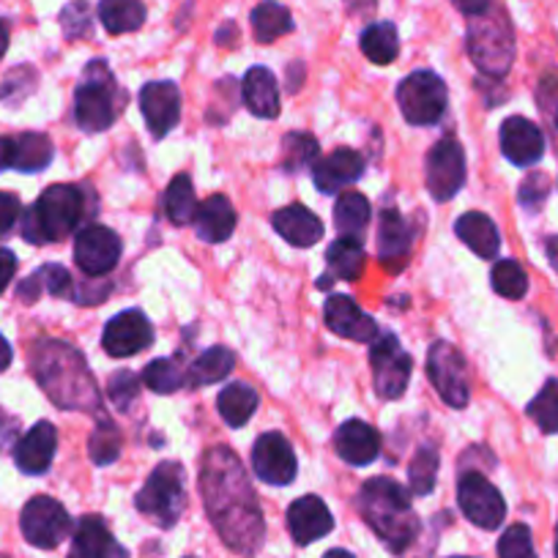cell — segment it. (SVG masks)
<instances>
[{"label": "cell", "mask_w": 558, "mask_h": 558, "mask_svg": "<svg viewBox=\"0 0 558 558\" xmlns=\"http://www.w3.org/2000/svg\"><path fill=\"white\" fill-rule=\"evenodd\" d=\"M41 291H47L50 296H58V299L69 296V293H72V277H69L66 268L56 266V263H50V266H41L39 271L31 274L23 286L17 288V296L23 299L25 304H34L36 299H39Z\"/></svg>", "instance_id": "obj_33"}, {"label": "cell", "mask_w": 558, "mask_h": 558, "mask_svg": "<svg viewBox=\"0 0 558 558\" xmlns=\"http://www.w3.org/2000/svg\"><path fill=\"white\" fill-rule=\"evenodd\" d=\"M547 190H550V181L542 173H531L529 179L520 184V206L529 208V211H536V208L545 203Z\"/></svg>", "instance_id": "obj_50"}, {"label": "cell", "mask_w": 558, "mask_h": 558, "mask_svg": "<svg viewBox=\"0 0 558 558\" xmlns=\"http://www.w3.org/2000/svg\"><path fill=\"white\" fill-rule=\"evenodd\" d=\"M201 490L208 518L233 550L252 553L263 539V514L244 465L228 447L208 449L203 458Z\"/></svg>", "instance_id": "obj_1"}, {"label": "cell", "mask_w": 558, "mask_h": 558, "mask_svg": "<svg viewBox=\"0 0 558 558\" xmlns=\"http://www.w3.org/2000/svg\"><path fill=\"white\" fill-rule=\"evenodd\" d=\"M241 90H244V101H246V107H250L252 116H257V118H277L279 116L277 77H274L266 66H252L250 72H246Z\"/></svg>", "instance_id": "obj_29"}, {"label": "cell", "mask_w": 558, "mask_h": 558, "mask_svg": "<svg viewBox=\"0 0 558 558\" xmlns=\"http://www.w3.org/2000/svg\"><path fill=\"white\" fill-rule=\"evenodd\" d=\"M137 509L159 529H173L186 507V480L179 463H159L134 498Z\"/></svg>", "instance_id": "obj_6"}, {"label": "cell", "mask_w": 558, "mask_h": 558, "mask_svg": "<svg viewBox=\"0 0 558 558\" xmlns=\"http://www.w3.org/2000/svg\"><path fill=\"white\" fill-rule=\"evenodd\" d=\"M257 405H260L257 391L250 384H241V380L225 386L217 397L219 413H222V418L230 427H244L252 418V413L257 411Z\"/></svg>", "instance_id": "obj_31"}, {"label": "cell", "mask_w": 558, "mask_h": 558, "mask_svg": "<svg viewBox=\"0 0 558 558\" xmlns=\"http://www.w3.org/2000/svg\"><path fill=\"white\" fill-rule=\"evenodd\" d=\"M235 222V208L230 206V201L225 195H211L208 201H203L197 206L192 225H195V233L201 235L208 244H219V241H228L233 235Z\"/></svg>", "instance_id": "obj_26"}, {"label": "cell", "mask_w": 558, "mask_h": 558, "mask_svg": "<svg viewBox=\"0 0 558 558\" xmlns=\"http://www.w3.org/2000/svg\"><path fill=\"white\" fill-rule=\"evenodd\" d=\"M34 375L58 408L66 411H90L99 405L94 375L85 359L72 345L58 340L36 342L31 351Z\"/></svg>", "instance_id": "obj_2"}, {"label": "cell", "mask_w": 558, "mask_h": 558, "mask_svg": "<svg viewBox=\"0 0 558 558\" xmlns=\"http://www.w3.org/2000/svg\"><path fill=\"white\" fill-rule=\"evenodd\" d=\"M271 225L274 230L293 246H313L324 239V222L304 206L279 208V211L274 214Z\"/></svg>", "instance_id": "obj_27"}, {"label": "cell", "mask_w": 558, "mask_h": 558, "mask_svg": "<svg viewBox=\"0 0 558 558\" xmlns=\"http://www.w3.org/2000/svg\"><path fill=\"white\" fill-rule=\"evenodd\" d=\"M498 556L501 558H536L534 542H531L529 525H509L498 539Z\"/></svg>", "instance_id": "obj_48"}, {"label": "cell", "mask_w": 558, "mask_h": 558, "mask_svg": "<svg viewBox=\"0 0 558 558\" xmlns=\"http://www.w3.org/2000/svg\"><path fill=\"white\" fill-rule=\"evenodd\" d=\"M85 217L83 190L56 184L41 192L39 201L23 214V239L31 244H56L69 239Z\"/></svg>", "instance_id": "obj_4"}, {"label": "cell", "mask_w": 558, "mask_h": 558, "mask_svg": "<svg viewBox=\"0 0 558 558\" xmlns=\"http://www.w3.org/2000/svg\"><path fill=\"white\" fill-rule=\"evenodd\" d=\"M427 375L447 405H469V369H465V359L458 348L449 342H436L427 353Z\"/></svg>", "instance_id": "obj_11"}, {"label": "cell", "mask_w": 558, "mask_h": 558, "mask_svg": "<svg viewBox=\"0 0 558 558\" xmlns=\"http://www.w3.org/2000/svg\"><path fill=\"white\" fill-rule=\"evenodd\" d=\"M12 168V137H0V173Z\"/></svg>", "instance_id": "obj_56"}, {"label": "cell", "mask_w": 558, "mask_h": 558, "mask_svg": "<svg viewBox=\"0 0 558 558\" xmlns=\"http://www.w3.org/2000/svg\"><path fill=\"white\" fill-rule=\"evenodd\" d=\"M501 151L518 168H531L545 154V134L529 118L512 116L501 126Z\"/></svg>", "instance_id": "obj_18"}, {"label": "cell", "mask_w": 558, "mask_h": 558, "mask_svg": "<svg viewBox=\"0 0 558 558\" xmlns=\"http://www.w3.org/2000/svg\"><path fill=\"white\" fill-rule=\"evenodd\" d=\"M493 291L504 299H523L529 291V277L514 260H498L490 271Z\"/></svg>", "instance_id": "obj_45"}, {"label": "cell", "mask_w": 558, "mask_h": 558, "mask_svg": "<svg viewBox=\"0 0 558 558\" xmlns=\"http://www.w3.org/2000/svg\"><path fill=\"white\" fill-rule=\"evenodd\" d=\"M0 558H7V556H0Z\"/></svg>", "instance_id": "obj_63"}, {"label": "cell", "mask_w": 558, "mask_h": 558, "mask_svg": "<svg viewBox=\"0 0 558 558\" xmlns=\"http://www.w3.org/2000/svg\"><path fill=\"white\" fill-rule=\"evenodd\" d=\"M90 3L88 0H74L61 12V28L66 39H88L90 36Z\"/></svg>", "instance_id": "obj_47"}, {"label": "cell", "mask_w": 558, "mask_h": 558, "mask_svg": "<svg viewBox=\"0 0 558 558\" xmlns=\"http://www.w3.org/2000/svg\"><path fill=\"white\" fill-rule=\"evenodd\" d=\"M324 558H353L348 550H329Z\"/></svg>", "instance_id": "obj_60"}, {"label": "cell", "mask_w": 558, "mask_h": 558, "mask_svg": "<svg viewBox=\"0 0 558 558\" xmlns=\"http://www.w3.org/2000/svg\"><path fill=\"white\" fill-rule=\"evenodd\" d=\"M335 449L345 463L369 465L380 452V436L373 425L362 418H348L345 425L337 427Z\"/></svg>", "instance_id": "obj_24"}, {"label": "cell", "mask_w": 558, "mask_h": 558, "mask_svg": "<svg viewBox=\"0 0 558 558\" xmlns=\"http://www.w3.org/2000/svg\"><path fill=\"white\" fill-rule=\"evenodd\" d=\"M17 422H14V418H9V416H3V425H0V449L3 447H9V444L14 441V438H17Z\"/></svg>", "instance_id": "obj_55"}, {"label": "cell", "mask_w": 558, "mask_h": 558, "mask_svg": "<svg viewBox=\"0 0 558 558\" xmlns=\"http://www.w3.org/2000/svg\"><path fill=\"white\" fill-rule=\"evenodd\" d=\"M143 380L157 395H173V391H179L184 386L186 375L175 359H154L146 367V373H143Z\"/></svg>", "instance_id": "obj_44"}, {"label": "cell", "mask_w": 558, "mask_h": 558, "mask_svg": "<svg viewBox=\"0 0 558 558\" xmlns=\"http://www.w3.org/2000/svg\"><path fill=\"white\" fill-rule=\"evenodd\" d=\"M362 52L367 61L378 63V66H389L400 56V39H397V28L391 23H375L362 31Z\"/></svg>", "instance_id": "obj_38"}, {"label": "cell", "mask_w": 558, "mask_h": 558, "mask_svg": "<svg viewBox=\"0 0 558 558\" xmlns=\"http://www.w3.org/2000/svg\"><path fill=\"white\" fill-rule=\"evenodd\" d=\"M324 315L329 329L335 331V335L345 337V340L364 342V345L378 340V324H375L367 313H362L351 296H331L329 302H326Z\"/></svg>", "instance_id": "obj_19"}, {"label": "cell", "mask_w": 558, "mask_h": 558, "mask_svg": "<svg viewBox=\"0 0 558 558\" xmlns=\"http://www.w3.org/2000/svg\"><path fill=\"white\" fill-rule=\"evenodd\" d=\"M7 50H9V25L0 20V58L7 56Z\"/></svg>", "instance_id": "obj_58"}, {"label": "cell", "mask_w": 558, "mask_h": 558, "mask_svg": "<svg viewBox=\"0 0 558 558\" xmlns=\"http://www.w3.org/2000/svg\"><path fill=\"white\" fill-rule=\"evenodd\" d=\"M12 359H14L12 345H9V342H7V337L0 335V373H3V369H7L9 364H12Z\"/></svg>", "instance_id": "obj_57"}, {"label": "cell", "mask_w": 558, "mask_h": 558, "mask_svg": "<svg viewBox=\"0 0 558 558\" xmlns=\"http://www.w3.org/2000/svg\"><path fill=\"white\" fill-rule=\"evenodd\" d=\"M469 56L480 66V72L490 77H504L509 72L514 58V39L501 12L474 17L469 28Z\"/></svg>", "instance_id": "obj_7"}, {"label": "cell", "mask_w": 558, "mask_h": 558, "mask_svg": "<svg viewBox=\"0 0 558 558\" xmlns=\"http://www.w3.org/2000/svg\"><path fill=\"white\" fill-rule=\"evenodd\" d=\"M107 395H110V400L116 402V408L126 411V408L134 402V397H137V378H134L129 369H121V373L112 375L110 384H107Z\"/></svg>", "instance_id": "obj_49"}, {"label": "cell", "mask_w": 558, "mask_h": 558, "mask_svg": "<svg viewBox=\"0 0 558 558\" xmlns=\"http://www.w3.org/2000/svg\"><path fill=\"white\" fill-rule=\"evenodd\" d=\"M397 105H400L402 118L413 126H433L441 121L447 112V85L438 74L413 72L397 88Z\"/></svg>", "instance_id": "obj_8"}, {"label": "cell", "mask_w": 558, "mask_h": 558, "mask_svg": "<svg viewBox=\"0 0 558 558\" xmlns=\"http://www.w3.org/2000/svg\"><path fill=\"white\" fill-rule=\"evenodd\" d=\"M288 529H291V536L299 545H313V542L324 539L335 529V518H331L324 498L304 496L288 509Z\"/></svg>", "instance_id": "obj_20"}, {"label": "cell", "mask_w": 558, "mask_h": 558, "mask_svg": "<svg viewBox=\"0 0 558 558\" xmlns=\"http://www.w3.org/2000/svg\"><path fill=\"white\" fill-rule=\"evenodd\" d=\"M20 217H23L20 197L12 195V192H0V239L7 233H12V228L17 225Z\"/></svg>", "instance_id": "obj_51"}, {"label": "cell", "mask_w": 558, "mask_h": 558, "mask_svg": "<svg viewBox=\"0 0 558 558\" xmlns=\"http://www.w3.org/2000/svg\"><path fill=\"white\" fill-rule=\"evenodd\" d=\"M58 447V433L50 422H39L23 436V441L14 449V463L23 474L39 476L52 465Z\"/></svg>", "instance_id": "obj_23"}, {"label": "cell", "mask_w": 558, "mask_h": 558, "mask_svg": "<svg viewBox=\"0 0 558 558\" xmlns=\"http://www.w3.org/2000/svg\"><path fill=\"white\" fill-rule=\"evenodd\" d=\"M413 250V233L411 225L402 219L397 208H386L380 214V228H378V257L389 271H402L411 257Z\"/></svg>", "instance_id": "obj_21"}, {"label": "cell", "mask_w": 558, "mask_h": 558, "mask_svg": "<svg viewBox=\"0 0 558 558\" xmlns=\"http://www.w3.org/2000/svg\"><path fill=\"white\" fill-rule=\"evenodd\" d=\"M369 362H373L375 389H378L384 400H397V397L405 395L408 380H411L413 373V362L402 351L400 340L395 335H384L380 340L373 342Z\"/></svg>", "instance_id": "obj_12"}, {"label": "cell", "mask_w": 558, "mask_h": 558, "mask_svg": "<svg viewBox=\"0 0 558 558\" xmlns=\"http://www.w3.org/2000/svg\"><path fill=\"white\" fill-rule=\"evenodd\" d=\"M454 233L460 235V241H463L471 252H476V255L485 257V260H493V257L498 255V250H501V235H498L496 222H493L487 214H463V217L454 222Z\"/></svg>", "instance_id": "obj_28"}, {"label": "cell", "mask_w": 558, "mask_h": 558, "mask_svg": "<svg viewBox=\"0 0 558 558\" xmlns=\"http://www.w3.org/2000/svg\"><path fill=\"white\" fill-rule=\"evenodd\" d=\"M425 181L427 192L433 201L447 203L463 190L465 184V154L454 137L438 140L430 148L425 162Z\"/></svg>", "instance_id": "obj_9"}, {"label": "cell", "mask_w": 558, "mask_h": 558, "mask_svg": "<svg viewBox=\"0 0 558 558\" xmlns=\"http://www.w3.org/2000/svg\"><path fill=\"white\" fill-rule=\"evenodd\" d=\"M369 217H373V208L369 201L359 192H342L335 203V228L340 230V235L348 239H359V235L367 230Z\"/></svg>", "instance_id": "obj_35"}, {"label": "cell", "mask_w": 558, "mask_h": 558, "mask_svg": "<svg viewBox=\"0 0 558 558\" xmlns=\"http://www.w3.org/2000/svg\"><path fill=\"white\" fill-rule=\"evenodd\" d=\"M233 367H235V353L222 345H214L192 362L190 373H186V380H190L192 386L217 384V380H222L225 375H230V369Z\"/></svg>", "instance_id": "obj_37"}, {"label": "cell", "mask_w": 558, "mask_h": 558, "mask_svg": "<svg viewBox=\"0 0 558 558\" xmlns=\"http://www.w3.org/2000/svg\"><path fill=\"white\" fill-rule=\"evenodd\" d=\"M165 217H168V222L173 225H190L192 217H195L197 211V201H195V186H192V179L190 175H175L173 181H170L168 192H165Z\"/></svg>", "instance_id": "obj_39"}, {"label": "cell", "mask_w": 558, "mask_h": 558, "mask_svg": "<svg viewBox=\"0 0 558 558\" xmlns=\"http://www.w3.org/2000/svg\"><path fill=\"white\" fill-rule=\"evenodd\" d=\"M458 558H469V556H458Z\"/></svg>", "instance_id": "obj_62"}, {"label": "cell", "mask_w": 558, "mask_h": 558, "mask_svg": "<svg viewBox=\"0 0 558 558\" xmlns=\"http://www.w3.org/2000/svg\"><path fill=\"white\" fill-rule=\"evenodd\" d=\"M547 255H550V263L558 268V239H553L550 244H547Z\"/></svg>", "instance_id": "obj_59"}, {"label": "cell", "mask_w": 558, "mask_h": 558, "mask_svg": "<svg viewBox=\"0 0 558 558\" xmlns=\"http://www.w3.org/2000/svg\"><path fill=\"white\" fill-rule=\"evenodd\" d=\"M539 107L558 132V77H545L539 85Z\"/></svg>", "instance_id": "obj_52"}, {"label": "cell", "mask_w": 558, "mask_h": 558, "mask_svg": "<svg viewBox=\"0 0 558 558\" xmlns=\"http://www.w3.org/2000/svg\"><path fill=\"white\" fill-rule=\"evenodd\" d=\"M359 509L369 529L395 553H402L416 539L418 520L413 514L411 496L400 482L389 476H375L359 490Z\"/></svg>", "instance_id": "obj_3"}, {"label": "cell", "mask_w": 558, "mask_h": 558, "mask_svg": "<svg viewBox=\"0 0 558 558\" xmlns=\"http://www.w3.org/2000/svg\"><path fill=\"white\" fill-rule=\"evenodd\" d=\"M20 529H23V536L31 545L41 547V550H52L69 536L72 518L56 498L36 496L25 504L23 514H20Z\"/></svg>", "instance_id": "obj_10"}, {"label": "cell", "mask_w": 558, "mask_h": 558, "mask_svg": "<svg viewBox=\"0 0 558 558\" xmlns=\"http://www.w3.org/2000/svg\"><path fill=\"white\" fill-rule=\"evenodd\" d=\"M556 558H558V525H556Z\"/></svg>", "instance_id": "obj_61"}, {"label": "cell", "mask_w": 558, "mask_h": 558, "mask_svg": "<svg viewBox=\"0 0 558 558\" xmlns=\"http://www.w3.org/2000/svg\"><path fill=\"white\" fill-rule=\"evenodd\" d=\"M452 3L460 12L469 14V17H482V14L490 12L493 7V0H452Z\"/></svg>", "instance_id": "obj_54"}, {"label": "cell", "mask_w": 558, "mask_h": 558, "mask_svg": "<svg viewBox=\"0 0 558 558\" xmlns=\"http://www.w3.org/2000/svg\"><path fill=\"white\" fill-rule=\"evenodd\" d=\"M17 274V257L12 250H0V293L7 291V286Z\"/></svg>", "instance_id": "obj_53"}, {"label": "cell", "mask_w": 558, "mask_h": 558, "mask_svg": "<svg viewBox=\"0 0 558 558\" xmlns=\"http://www.w3.org/2000/svg\"><path fill=\"white\" fill-rule=\"evenodd\" d=\"M56 157L50 137L39 132H25L12 137V170L20 173H39Z\"/></svg>", "instance_id": "obj_30"}, {"label": "cell", "mask_w": 558, "mask_h": 558, "mask_svg": "<svg viewBox=\"0 0 558 558\" xmlns=\"http://www.w3.org/2000/svg\"><path fill=\"white\" fill-rule=\"evenodd\" d=\"M121 257V239L105 225H88L74 239V260L88 277H105Z\"/></svg>", "instance_id": "obj_15"}, {"label": "cell", "mask_w": 558, "mask_h": 558, "mask_svg": "<svg viewBox=\"0 0 558 558\" xmlns=\"http://www.w3.org/2000/svg\"><path fill=\"white\" fill-rule=\"evenodd\" d=\"M36 83H39V74H36V69H31V66L12 69V72L3 77V83H0V101L9 107L23 105V101L36 90Z\"/></svg>", "instance_id": "obj_46"}, {"label": "cell", "mask_w": 558, "mask_h": 558, "mask_svg": "<svg viewBox=\"0 0 558 558\" xmlns=\"http://www.w3.org/2000/svg\"><path fill=\"white\" fill-rule=\"evenodd\" d=\"M154 326L140 310L118 313L101 335V345L112 359H129L151 348Z\"/></svg>", "instance_id": "obj_16"}, {"label": "cell", "mask_w": 558, "mask_h": 558, "mask_svg": "<svg viewBox=\"0 0 558 558\" xmlns=\"http://www.w3.org/2000/svg\"><path fill=\"white\" fill-rule=\"evenodd\" d=\"M99 20L107 34H132L146 23L143 0H99Z\"/></svg>", "instance_id": "obj_32"}, {"label": "cell", "mask_w": 558, "mask_h": 558, "mask_svg": "<svg viewBox=\"0 0 558 558\" xmlns=\"http://www.w3.org/2000/svg\"><path fill=\"white\" fill-rule=\"evenodd\" d=\"M364 175V157L351 148H337L329 157L320 159L313 170V181L324 195H337L348 184Z\"/></svg>", "instance_id": "obj_22"}, {"label": "cell", "mask_w": 558, "mask_h": 558, "mask_svg": "<svg viewBox=\"0 0 558 558\" xmlns=\"http://www.w3.org/2000/svg\"><path fill=\"white\" fill-rule=\"evenodd\" d=\"M121 447H123V438H121V430L116 427V422H110V418H101L99 425H96L94 436H90V441H88L90 460H94L96 465L116 463L118 454H121Z\"/></svg>", "instance_id": "obj_41"}, {"label": "cell", "mask_w": 558, "mask_h": 558, "mask_svg": "<svg viewBox=\"0 0 558 558\" xmlns=\"http://www.w3.org/2000/svg\"><path fill=\"white\" fill-rule=\"evenodd\" d=\"M364 246L359 239H337L326 252V263H329V277L345 279V282H356L364 271Z\"/></svg>", "instance_id": "obj_34"}, {"label": "cell", "mask_w": 558, "mask_h": 558, "mask_svg": "<svg viewBox=\"0 0 558 558\" xmlns=\"http://www.w3.org/2000/svg\"><path fill=\"white\" fill-rule=\"evenodd\" d=\"M252 469L266 485H291L296 480V454L282 433H263L252 449Z\"/></svg>", "instance_id": "obj_14"}, {"label": "cell", "mask_w": 558, "mask_h": 558, "mask_svg": "<svg viewBox=\"0 0 558 558\" xmlns=\"http://www.w3.org/2000/svg\"><path fill=\"white\" fill-rule=\"evenodd\" d=\"M529 416L534 418L536 427L547 436L558 433V380L550 378L542 386L539 395L529 402Z\"/></svg>", "instance_id": "obj_42"}, {"label": "cell", "mask_w": 558, "mask_h": 558, "mask_svg": "<svg viewBox=\"0 0 558 558\" xmlns=\"http://www.w3.org/2000/svg\"><path fill=\"white\" fill-rule=\"evenodd\" d=\"M318 157V140L307 132H291L282 143V168L288 173H299V170L310 168Z\"/></svg>", "instance_id": "obj_40"}, {"label": "cell", "mask_w": 558, "mask_h": 558, "mask_svg": "<svg viewBox=\"0 0 558 558\" xmlns=\"http://www.w3.org/2000/svg\"><path fill=\"white\" fill-rule=\"evenodd\" d=\"M123 101H126V94L118 88L110 66L101 58L90 61L74 90V118H77L80 129L90 134L110 129Z\"/></svg>", "instance_id": "obj_5"}, {"label": "cell", "mask_w": 558, "mask_h": 558, "mask_svg": "<svg viewBox=\"0 0 558 558\" xmlns=\"http://www.w3.org/2000/svg\"><path fill=\"white\" fill-rule=\"evenodd\" d=\"M458 501L465 518L485 531H496L507 518V504L501 493L490 485L482 474L469 471L458 482Z\"/></svg>", "instance_id": "obj_13"}, {"label": "cell", "mask_w": 558, "mask_h": 558, "mask_svg": "<svg viewBox=\"0 0 558 558\" xmlns=\"http://www.w3.org/2000/svg\"><path fill=\"white\" fill-rule=\"evenodd\" d=\"M438 476V452L433 447H422L416 458L408 465V482H411L413 496H427L436 487Z\"/></svg>", "instance_id": "obj_43"}, {"label": "cell", "mask_w": 558, "mask_h": 558, "mask_svg": "<svg viewBox=\"0 0 558 558\" xmlns=\"http://www.w3.org/2000/svg\"><path fill=\"white\" fill-rule=\"evenodd\" d=\"M252 31H255V39L268 45V41L279 39L293 31V17L282 3L277 0H266L260 7L252 9Z\"/></svg>", "instance_id": "obj_36"}, {"label": "cell", "mask_w": 558, "mask_h": 558, "mask_svg": "<svg viewBox=\"0 0 558 558\" xmlns=\"http://www.w3.org/2000/svg\"><path fill=\"white\" fill-rule=\"evenodd\" d=\"M140 110L146 118L148 129L157 140L170 134L181 118V94L179 85L170 80H159V83H148L140 90Z\"/></svg>", "instance_id": "obj_17"}, {"label": "cell", "mask_w": 558, "mask_h": 558, "mask_svg": "<svg viewBox=\"0 0 558 558\" xmlns=\"http://www.w3.org/2000/svg\"><path fill=\"white\" fill-rule=\"evenodd\" d=\"M69 558H126V550L118 545L105 520L88 514V518L80 520L77 531H74Z\"/></svg>", "instance_id": "obj_25"}]
</instances>
